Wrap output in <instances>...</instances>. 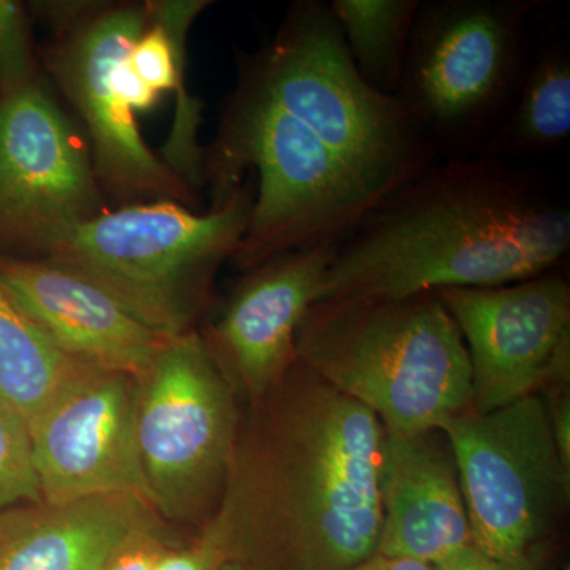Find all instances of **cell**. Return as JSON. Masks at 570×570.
Returning a JSON list of instances; mask_svg holds the SVG:
<instances>
[{
    "mask_svg": "<svg viewBox=\"0 0 570 570\" xmlns=\"http://www.w3.org/2000/svg\"><path fill=\"white\" fill-rule=\"evenodd\" d=\"M379 504V554L434 568L472 543L459 471L441 430L384 431Z\"/></svg>",
    "mask_w": 570,
    "mask_h": 570,
    "instance_id": "16",
    "label": "cell"
},
{
    "mask_svg": "<svg viewBox=\"0 0 570 570\" xmlns=\"http://www.w3.org/2000/svg\"><path fill=\"white\" fill-rule=\"evenodd\" d=\"M254 197L247 176L205 213L168 200L121 206L63 230L37 258L99 285L159 335L181 336L193 332L214 276L242 245Z\"/></svg>",
    "mask_w": 570,
    "mask_h": 570,
    "instance_id": "6",
    "label": "cell"
},
{
    "mask_svg": "<svg viewBox=\"0 0 570 570\" xmlns=\"http://www.w3.org/2000/svg\"><path fill=\"white\" fill-rule=\"evenodd\" d=\"M159 520L135 494H111L0 513V570H102L135 531Z\"/></svg>",
    "mask_w": 570,
    "mask_h": 570,
    "instance_id": "17",
    "label": "cell"
},
{
    "mask_svg": "<svg viewBox=\"0 0 570 570\" xmlns=\"http://www.w3.org/2000/svg\"><path fill=\"white\" fill-rule=\"evenodd\" d=\"M247 176L257 178L253 213L230 261L242 272L292 250L337 245L385 202L309 127L236 81L205 148L212 204Z\"/></svg>",
    "mask_w": 570,
    "mask_h": 570,
    "instance_id": "4",
    "label": "cell"
},
{
    "mask_svg": "<svg viewBox=\"0 0 570 570\" xmlns=\"http://www.w3.org/2000/svg\"><path fill=\"white\" fill-rule=\"evenodd\" d=\"M220 570H246V569L243 568L242 564H238V562L232 561V562H227V564H225L224 568Z\"/></svg>",
    "mask_w": 570,
    "mask_h": 570,
    "instance_id": "29",
    "label": "cell"
},
{
    "mask_svg": "<svg viewBox=\"0 0 570 570\" xmlns=\"http://www.w3.org/2000/svg\"><path fill=\"white\" fill-rule=\"evenodd\" d=\"M539 0H420L396 99L439 159L497 132L530 58Z\"/></svg>",
    "mask_w": 570,
    "mask_h": 570,
    "instance_id": "7",
    "label": "cell"
},
{
    "mask_svg": "<svg viewBox=\"0 0 570 570\" xmlns=\"http://www.w3.org/2000/svg\"><path fill=\"white\" fill-rule=\"evenodd\" d=\"M149 24L142 2H94L70 28L52 33L43 66L85 127L97 181L121 206L176 202L194 209L198 193L149 148L116 89V62Z\"/></svg>",
    "mask_w": 570,
    "mask_h": 570,
    "instance_id": "10",
    "label": "cell"
},
{
    "mask_svg": "<svg viewBox=\"0 0 570 570\" xmlns=\"http://www.w3.org/2000/svg\"><path fill=\"white\" fill-rule=\"evenodd\" d=\"M436 294L459 326L474 412H490L569 384L570 284L562 268L494 287Z\"/></svg>",
    "mask_w": 570,
    "mask_h": 570,
    "instance_id": "12",
    "label": "cell"
},
{
    "mask_svg": "<svg viewBox=\"0 0 570 570\" xmlns=\"http://www.w3.org/2000/svg\"><path fill=\"white\" fill-rule=\"evenodd\" d=\"M239 415L234 384L204 336L170 337L137 379V442L148 501L176 521L208 520L230 474Z\"/></svg>",
    "mask_w": 570,
    "mask_h": 570,
    "instance_id": "8",
    "label": "cell"
},
{
    "mask_svg": "<svg viewBox=\"0 0 570 570\" xmlns=\"http://www.w3.org/2000/svg\"><path fill=\"white\" fill-rule=\"evenodd\" d=\"M560 570H569V568H562V569H560Z\"/></svg>",
    "mask_w": 570,
    "mask_h": 570,
    "instance_id": "30",
    "label": "cell"
},
{
    "mask_svg": "<svg viewBox=\"0 0 570 570\" xmlns=\"http://www.w3.org/2000/svg\"><path fill=\"white\" fill-rule=\"evenodd\" d=\"M570 212L530 168L441 159L337 243L318 299L494 287L562 268Z\"/></svg>",
    "mask_w": 570,
    "mask_h": 570,
    "instance_id": "2",
    "label": "cell"
},
{
    "mask_svg": "<svg viewBox=\"0 0 570 570\" xmlns=\"http://www.w3.org/2000/svg\"><path fill=\"white\" fill-rule=\"evenodd\" d=\"M149 24L135 41L129 62L159 94L175 92L176 111L165 142L164 163L194 190L205 186V148L198 141L204 105L187 89V36L212 0H148Z\"/></svg>",
    "mask_w": 570,
    "mask_h": 570,
    "instance_id": "18",
    "label": "cell"
},
{
    "mask_svg": "<svg viewBox=\"0 0 570 570\" xmlns=\"http://www.w3.org/2000/svg\"><path fill=\"white\" fill-rule=\"evenodd\" d=\"M239 426L214 513L246 570H344L376 553L384 428L295 360Z\"/></svg>",
    "mask_w": 570,
    "mask_h": 570,
    "instance_id": "1",
    "label": "cell"
},
{
    "mask_svg": "<svg viewBox=\"0 0 570 570\" xmlns=\"http://www.w3.org/2000/svg\"><path fill=\"white\" fill-rule=\"evenodd\" d=\"M105 212L88 142L41 81L0 96V246L40 257Z\"/></svg>",
    "mask_w": 570,
    "mask_h": 570,
    "instance_id": "11",
    "label": "cell"
},
{
    "mask_svg": "<svg viewBox=\"0 0 570 570\" xmlns=\"http://www.w3.org/2000/svg\"><path fill=\"white\" fill-rule=\"evenodd\" d=\"M570 138V43L551 37L530 52L508 115L483 156L517 160L566 148Z\"/></svg>",
    "mask_w": 570,
    "mask_h": 570,
    "instance_id": "19",
    "label": "cell"
},
{
    "mask_svg": "<svg viewBox=\"0 0 570 570\" xmlns=\"http://www.w3.org/2000/svg\"><path fill=\"white\" fill-rule=\"evenodd\" d=\"M0 279L48 340L78 365L138 379L164 346L110 294L47 258L0 257Z\"/></svg>",
    "mask_w": 570,
    "mask_h": 570,
    "instance_id": "15",
    "label": "cell"
},
{
    "mask_svg": "<svg viewBox=\"0 0 570 570\" xmlns=\"http://www.w3.org/2000/svg\"><path fill=\"white\" fill-rule=\"evenodd\" d=\"M441 431L459 471L472 543L497 560L534 561L570 482L542 395L483 414L469 409Z\"/></svg>",
    "mask_w": 570,
    "mask_h": 570,
    "instance_id": "9",
    "label": "cell"
},
{
    "mask_svg": "<svg viewBox=\"0 0 570 570\" xmlns=\"http://www.w3.org/2000/svg\"><path fill=\"white\" fill-rule=\"evenodd\" d=\"M41 502L28 423L0 401V513Z\"/></svg>",
    "mask_w": 570,
    "mask_h": 570,
    "instance_id": "22",
    "label": "cell"
},
{
    "mask_svg": "<svg viewBox=\"0 0 570 570\" xmlns=\"http://www.w3.org/2000/svg\"><path fill=\"white\" fill-rule=\"evenodd\" d=\"M328 7L362 80L395 97L420 0H330Z\"/></svg>",
    "mask_w": 570,
    "mask_h": 570,
    "instance_id": "21",
    "label": "cell"
},
{
    "mask_svg": "<svg viewBox=\"0 0 570 570\" xmlns=\"http://www.w3.org/2000/svg\"><path fill=\"white\" fill-rule=\"evenodd\" d=\"M344 570H434L431 566L423 562L401 560V558L384 557V554L374 553L366 560L356 562L351 568Z\"/></svg>",
    "mask_w": 570,
    "mask_h": 570,
    "instance_id": "28",
    "label": "cell"
},
{
    "mask_svg": "<svg viewBox=\"0 0 570 570\" xmlns=\"http://www.w3.org/2000/svg\"><path fill=\"white\" fill-rule=\"evenodd\" d=\"M234 561L230 532L224 520L213 513L200 535L181 549L168 546L160 553L154 570H220Z\"/></svg>",
    "mask_w": 570,
    "mask_h": 570,
    "instance_id": "24",
    "label": "cell"
},
{
    "mask_svg": "<svg viewBox=\"0 0 570 570\" xmlns=\"http://www.w3.org/2000/svg\"><path fill=\"white\" fill-rule=\"evenodd\" d=\"M77 366L33 324L0 279V401L29 423Z\"/></svg>",
    "mask_w": 570,
    "mask_h": 570,
    "instance_id": "20",
    "label": "cell"
},
{
    "mask_svg": "<svg viewBox=\"0 0 570 570\" xmlns=\"http://www.w3.org/2000/svg\"><path fill=\"white\" fill-rule=\"evenodd\" d=\"M159 520L135 531L111 554L102 570H154L160 553L167 549Z\"/></svg>",
    "mask_w": 570,
    "mask_h": 570,
    "instance_id": "25",
    "label": "cell"
},
{
    "mask_svg": "<svg viewBox=\"0 0 570 570\" xmlns=\"http://www.w3.org/2000/svg\"><path fill=\"white\" fill-rule=\"evenodd\" d=\"M28 428L41 502L135 494L149 504L137 442V379L78 365Z\"/></svg>",
    "mask_w": 570,
    "mask_h": 570,
    "instance_id": "13",
    "label": "cell"
},
{
    "mask_svg": "<svg viewBox=\"0 0 570 570\" xmlns=\"http://www.w3.org/2000/svg\"><path fill=\"white\" fill-rule=\"evenodd\" d=\"M41 81L28 9L0 0V96Z\"/></svg>",
    "mask_w": 570,
    "mask_h": 570,
    "instance_id": "23",
    "label": "cell"
},
{
    "mask_svg": "<svg viewBox=\"0 0 570 570\" xmlns=\"http://www.w3.org/2000/svg\"><path fill=\"white\" fill-rule=\"evenodd\" d=\"M295 355L387 433L441 430L471 409L466 346L436 292L318 299L298 326Z\"/></svg>",
    "mask_w": 570,
    "mask_h": 570,
    "instance_id": "3",
    "label": "cell"
},
{
    "mask_svg": "<svg viewBox=\"0 0 570 570\" xmlns=\"http://www.w3.org/2000/svg\"><path fill=\"white\" fill-rule=\"evenodd\" d=\"M534 561L509 562L497 560L490 557L485 551L478 549L474 543L464 547L463 550L456 551L455 554L448 558L438 566L434 570H538Z\"/></svg>",
    "mask_w": 570,
    "mask_h": 570,
    "instance_id": "27",
    "label": "cell"
},
{
    "mask_svg": "<svg viewBox=\"0 0 570 570\" xmlns=\"http://www.w3.org/2000/svg\"><path fill=\"white\" fill-rule=\"evenodd\" d=\"M335 247L292 250L247 269L204 336L232 384L253 403L272 393L294 365L296 332L317 302Z\"/></svg>",
    "mask_w": 570,
    "mask_h": 570,
    "instance_id": "14",
    "label": "cell"
},
{
    "mask_svg": "<svg viewBox=\"0 0 570 570\" xmlns=\"http://www.w3.org/2000/svg\"><path fill=\"white\" fill-rule=\"evenodd\" d=\"M236 81L309 127L385 200L441 160L400 100L362 80L324 0L292 3L264 45L236 51Z\"/></svg>",
    "mask_w": 570,
    "mask_h": 570,
    "instance_id": "5",
    "label": "cell"
},
{
    "mask_svg": "<svg viewBox=\"0 0 570 570\" xmlns=\"http://www.w3.org/2000/svg\"><path fill=\"white\" fill-rule=\"evenodd\" d=\"M129 52L116 62L112 80H115L116 89L124 102L137 115V112L149 111L157 107L163 99V94L154 91L135 73L130 67Z\"/></svg>",
    "mask_w": 570,
    "mask_h": 570,
    "instance_id": "26",
    "label": "cell"
}]
</instances>
